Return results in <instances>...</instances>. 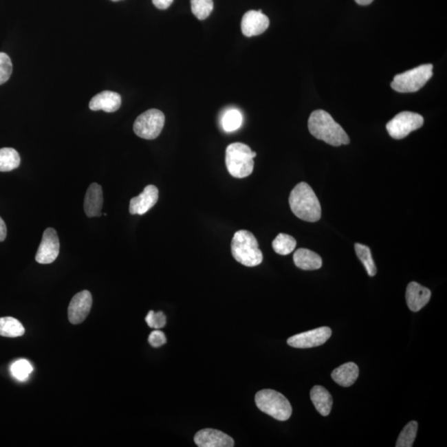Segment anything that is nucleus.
<instances>
[{"mask_svg":"<svg viewBox=\"0 0 447 447\" xmlns=\"http://www.w3.org/2000/svg\"><path fill=\"white\" fill-rule=\"evenodd\" d=\"M308 129L312 135L325 143L339 147L349 144V138L344 129L336 123L330 113L323 109H316L308 120Z\"/></svg>","mask_w":447,"mask_h":447,"instance_id":"f257e3e1","label":"nucleus"},{"mask_svg":"<svg viewBox=\"0 0 447 447\" xmlns=\"http://www.w3.org/2000/svg\"><path fill=\"white\" fill-rule=\"evenodd\" d=\"M290 205L292 213L304 221L316 222L322 217L318 198L306 182H300L292 189Z\"/></svg>","mask_w":447,"mask_h":447,"instance_id":"f03ea898","label":"nucleus"},{"mask_svg":"<svg viewBox=\"0 0 447 447\" xmlns=\"http://www.w3.org/2000/svg\"><path fill=\"white\" fill-rule=\"evenodd\" d=\"M231 253L237 262L246 267H255L263 262L257 239L249 230H241L235 234L231 242Z\"/></svg>","mask_w":447,"mask_h":447,"instance_id":"7ed1b4c3","label":"nucleus"},{"mask_svg":"<svg viewBox=\"0 0 447 447\" xmlns=\"http://www.w3.org/2000/svg\"><path fill=\"white\" fill-rule=\"evenodd\" d=\"M257 153L252 151L249 146L242 143L231 144L226 152V165L231 176L245 178L253 173L254 158Z\"/></svg>","mask_w":447,"mask_h":447,"instance_id":"20e7f679","label":"nucleus"},{"mask_svg":"<svg viewBox=\"0 0 447 447\" xmlns=\"http://www.w3.org/2000/svg\"><path fill=\"white\" fill-rule=\"evenodd\" d=\"M255 402L260 411L279 421L290 419L292 413L290 401L273 389L260 390L256 393Z\"/></svg>","mask_w":447,"mask_h":447,"instance_id":"39448f33","label":"nucleus"},{"mask_svg":"<svg viewBox=\"0 0 447 447\" xmlns=\"http://www.w3.org/2000/svg\"><path fill=\"white\" fill-rule=\"evenodd\" d=\"M433 66L432 64L421 65L394 76L391 87L400 93H413L419 91L432 78Z\"/></svg>","mask_w":447,"mask_h":447,"instance_id":"423d86ee","label":"nucleus"},{"mask_svg":"<svg viewBox=\"0 0 447 447\" xmlns=\"http://www.w3.org/2000/svg\"><path fill=\"white\" fill-rule=\"evenodd\" d=\"M164 113L157 109H149L137 118L133 131L142 139L153 140L160 135L164 127Z\"/></svg>","mask_w":447,"mask_h":447,"instance_id":"0eeeda50","label":"nucleus"},{"mask_svg":"<svg viewBox=\"0 0 447 447\" xmlns=\"http://www.w3.org/2000/svg\"><path fill=\"white\" fill-rule=\"evenodd\" d=\"M424 124V119L419 113L404 111L390 120L386 129L394 140H402L410 133L420 129Z\"/></svg>","mask_w":447,"mask_h":447,"instance_id":"6e6552de","label":"nucleus"},{"mask_svg":"<svg viewBox=\"0 0 447 447\" xmlns=\"http://www.w3.org/2000/svg\"><path fill=\"white\" fill-rule=\"evenodd\" d=\"M331 335V328L323 327L291 336L287 342L290 347L298 349L318 347L326 343Z\"/></svg>","mask_w":447,"mask_h":447,"instance_id":"1a4fd4ad","label":"nucleus"},{"mask_svg":"<svg viewBox=\"0 0 447 447\" xmlns=\"http://www.w3.org/2000/svg\"><path fill=\"white\" fill-rule=\"evenodd\" d=\"M60 242L58 233L54 228H47L43 235L42 242L36 254V261L41 264L54 263L58 257Z\"/></svg>","mask_w":447,"mask_h":447,"instance_id":"9d476101","label":"nucleus"},{"mask_svg":"<svg viewBox=\"0 0 447 447\" xmlns=\"http://www.w3.org/2000/svg\"><path fill=\"white\" fill-rule=\"evenodd\" d=\"M92 306L91 292L84 290L73 296L68 307V319L73 325H78L87 319Z\"/></svg>","mask_w":447,"mask_h":447,"instance_id":"9b49d317","label":"nucleus"},{"mask_svg":"<svg viewBox=\"0 0 447 447\" xmlns=\"http://www.w3.org/2000/svg\"><path fill=\"white\" fill-rule=\"evenodd\" d=\"M270 23V19L262 13V10H250L243 16L241 30L243 35L250 38L263 34Z\"/></svg>","mask_w":447,"mask_h":447,"instance_id":"f8f14e48","label":"nucleus"},{"mask_svg":"<svg viewBox=\"0 0 447 447\" xmlns=\"http://www.w3.org/2000/svg\"><path fill=\"white\" fill-rule=\"evenodd\" d=\"M194 441L199 447H233L235 441L221 430L206 428L195 435Z\"/></svg>","mask_w":447,"mask_h":447,"instance_id":"ddd939ff","label":"nucleus"},{"mask_svg":"<svg viewBox=\"0 0 447 447\" xmlns=\"http://www.w3.org/2000/svg\"><path fill=\"white\" fill-rule=\"evenodd\" d=\"M158 200V189L155 186L149 185L139 196L131 199L129 203V213L144 215L153 208Z\"/></svg>","mask_w":447,"mask_h":447,"instance_id":"4468645a","label":"nucleus"},{"mask_svg":"<svg viewBox=\"0 0 447 447\" xmlns=\"http://www.w3.org/2000/svg\"><path fill=\"white\" fill-rule=\"evenodd\" d=\"M122 99L120 94L111 91L99 93L89 103V108L93 111H103L107 113L116 112L121 107Z\"/></svg>","mask_w":447,"mask_h":447,"instance_id":"2eb2a0df","label":"nucleus"},{"mask_svg":"<svg viewBox=\"0 0 447 447\" xmlns=\"http://www.w3.org/2000/svg\"><path fill=\"white\" fill-rule=\"evenodd\" d=\"M432 292L428 287L420 285L416 282H411L407 287L406 301L408 307L412 312H419L428 303Z\"/></svg>","mask_w":447,"mask_h":447,"instance_id":"dca6fc26","label":"nucleus"},{"mask_svg":"<svg viewBox=\"0 0 447 447\" xmlns=\"http://www.w3.org/2000/svg\"><path fill=\"white\" fill-rule=\"evenodd\" d=\"M103 190L99 184L89 186L84 201L85 212L88 217H100L103 207Z\"/></svg>","mask_w":447,"mask_h":447,"instance_id":"f3484780","label":"nucleus"},{"mask_svg":"<svg viewBox=\"0 0 447 447\" xmlns=\"http://www.w3.org/2000/svg\"><path fill=\"white\" fill-rule=\"evenodd\" d=\"M359 367L355 363L349 362L340 365L331 373V378L342 387H349L356 383L359 377Z\"/></svg>","mask_w":447,"mask_h":447,"instance_id":"a211bd4d","label":"nucleus"},{"mask_svg":"<svg viewBox=\"0 0 447 447\" xmlns=\"http://www.w3.org/2000/svg\"><path fill=\"white\" fill-rule=\"evenodd\" d=\"M311 400L318 412L324 417L330 414L332 408L333 400L331 393L323 386H314L310 393Z\"/></svg>","mask_w":447,"mask_h":447,"instance_id":"6ab92c4d","label":"nucleus"},{"mask_svg":"<svg viewBox=\"0 0 447 447\" xmlns=\"http://www.w3.org/2000/svg\"><path fill=\"white\" fill-rule=\"evenodd\" d=\"M295 265L303 270H316L323 266V259L315 252L299 249L294 255Z\"/></svg>","mask_w":447,"mask_h":447,"instance_id":"aec40b11","label":"nucleus"},{"mask_svg":"<svg viewBox=\"0 0 447 447\" xmlns=\"http://www.w3.org/2000/svg\"><path fill=\"white\" fill-rule=\"evenodd\" d=\"M24 333H25V329L19 320L11 318V316L0 318V336L15 338V337L23 336Z\"/></svg>","mask_w":447,"mask_h":447,"instance_id":"412c9836","label":"nucleus"},{"mask_svg":"<svg viewBox=\"0 0 447 447\" xmlns=\"http://www.w3.org/2000/svg\"><path fill=\"white\" fill-rule=\"evenodd\" d=\"M21 158L19 153L12 148L0 149V172H10L18 168Z\"/></svg>","mask_w":447,"mask_h":447,"instance_id":"4be33fe9","label":"nucleus"},{"mask_svg":"<svg viewBox=\"0 0 447 447\" xmlns=\"http://www.w3.org/2000/svg\"><path fill=\"white\" fill-rule=\"evenodd\" d=\"M274 250L280 255H287L295 250L296 239L287 234H279L272 243Z\"/></svg>","mask_w":447,"mask_h":447,"instance_id":"5701e85b","label":"nucleus"},{"mask_svg":"<svg viewBox=\"0 0 447 447\" xmlns=\"http://www.w3.org/2000/svg\"><path fill=\"white\" fill-rule=\"evenodd\" d=\"M355 250L358 258H359L360 261L362 262L368 274L371 276V277L375 276L377 274V268L375 262H373L371 249H369L367 246L356 243L355 245Z\"/></svg>","mask_w":447,"mask_h":447,"instance_id":"b1692460","label":"nucleus"},{"mask_svg":"<svg viewBox=\"0 0 447 447\" xmlns=\"http://www.w3.org/2000/svg\"><path fill=\"white\" fill-rule=\"evenodd\" d=\"M242 124V113L237 109H229L222 117V128L227 133L237 131L241 127Z\"/></svg>","mask_w":447,"mask_h":447,"instance_id":"393cba45","label":"nucleus"},{"mask_svg":"<svg viewBox=\"0 0 447 447\" xmlns=\"http://www.w3.org/2000/svg\"><path fill=\"white\" fill-rule=\"evenodd\" d=\"M418 424L415 421L408 422L402 429L396 443L397 447H412L417 433Z\"/></svg>","mask_w":447,"mask_h":447,"instance_id":"a878e982","label":"nucleus"},{"mask_svg":"<svg viewBox=\"0 0 447 447\" xmlns=\"http://www.w3.org/2000/svg\"><path fill=\"white\" fill-rule=\"evenodd\" d=\"M193 13L199 20L209 17L214 9L213 0H190Z\"/></svg>","mask_w":447,"mask_h":447,"instance_id":"bb28decb","label":"nucleus"},{"mask_svg":"<svg viewBox=\"0 0 447 447\" xmlns=\"http://www.w3.org/2000/svg\"><path fill=\"white\" fill-rule=\"evenodd\" d=\"M34 371L32 365L26 360H19L11 365L10 371L15 379L25 381Z\"/></svg>","mask_w":447,"mask_h":447,"instance_id":"cd10ccee","label":"nucleus"},{"mask_svg":"<svg viewBox=\"0 0 447 447\" xmlns=\"http://www.w3.org/2000/svg\"><path fill=\"white\" fill-rule=\"evenodd\" d=\"M12 72H13V64L9 55L5 52H0V85L10 80Z\"/></svg>","mask_w":447,"mask_h":447,"instance_id":"c85d7f7f","label":"nucleus"},{"mask_svg":"<svg viewBox=\"0 0 447 447\" xmlns=\"http://www.w3.org/2000/svg\"><path fill=\"white\" fill-rule=\"evenodd\" d=\"M145 320L149 327L156 329V330L164 328L166 323V316L162 312L150 311L146 316Z\"/></svg>","mask_w":447,"mask_h":447,"instance_id":"c756f323","label":"nucleus"},{"mask_svg":"<svg viewBox=\"0 0 447 447\" xmlns=\"http://www.w3.org/2000/svg\"><path fill=\"white\" fill-rule=\"evenodd\" d=\"M149 342L153 347H160L166 342V336L160 330L153 331L149 336Z\"/></svg>","mask_w":447,"mask_h":447,"instance_id":"7c9ffc66","label":"nucleus"},{"mask_svg":"<svg viewBox=\"0 0 447 447\" xmlns=\"http://www.w3.org/2000/svg\"><path fill=\"white\" fill-rule=\"evenodd\" d=\"M173 3V0H153V6L162 10L168 9Z\"/></svg>","mask_w":447,"mask_h":447,"instance_id":"2f4dec72","label":"nucleus"},{"mask_svg":"<svg viewBox=\"0 0 447 447\" xmlns=\"http://www.w3.org/2000/svg\"><path fill=\"white\" fill-rule=\"evenodd\" d=\"M7 237V227L5 221L0 217V242L5 241Z\"/></svg>","mask_w":447,"mask_h":447,"instance_id":"473e14b6","label":"nucleus"},{"mask_svg":"<svg viewBox=\"0 0 447 447\" xmlns=\"http://www.w3.org/2000/svg\"><path fill=\"white\" fill-rule=\"evenodd\" d=\"M358 5L367 6L371 5L373 0H355Z\"/></svg>","mask_w":447,"mask_h":447,"instance_id":"72a5a7b5","label":"nucleus"},{"mask_svg":"<svg viewBox=\"0 0 447 447\" xmlns=\"http://www.w3.org/2000/svg\"><path fill=\"white\" fill-rule=\"evenodd\" d=\"M111 1H113V2H119V1H121V0H111Z\"/></svg>","mask_w":447,"mask_h":447,"instance_id":"f704fd0d","label":"nucleus"}]
</instances>
